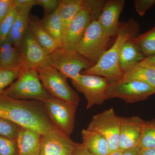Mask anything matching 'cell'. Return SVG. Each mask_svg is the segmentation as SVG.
Listing matches in <instances>:
<instances>
[{
    "label": "cell",
    "instance_id": "19",
    "mask_svg": "<svg viewBox=\"0 0 155 155\" xmlns=\"http://www.w3.org/2000/svg\"><path fill=\"white\" fill-rule=\"evenodd\" d=\"M22 68L19 49L8 38L0 43V69Z\"/></svg>",
    "mask_w": 155,
    "mask_h": 155
},
{
    "label": "cell",
    "instance_id": "2",
    "mask_svg": "<svg viewBox=\"0 0 155 155\" xmlns=\"http://www.w3.org/2000/svg\"><path fill=\"white\" fill-rule=\"evenodd\" d=\"M139 25L134 19L120 23L116 39L98 61L92 67L84 70L81 74L97 75L106 78L113 81L120 80L123 73L119 65V57L122 46L130 38L138 35Z\"/></svg>",
    "mask_w": 155,
    "mask_h": 155
},
{
    "label": "cell",
    "instance_id": "24",
    "mask_svg": "<svg viewBox=\"0 0 155 155\" xmlns=\"http://www.w3.org/2000/svg\"><path fill=\"white\" fill-rule=\"evenodd\" d=\"M121 79L144 82L155 88V69L136 66L124 72Z\"/></svg>",
    "mask_w": 155,
    "mask_h": 155
},
{
    "label": "cell",
    "instance_id": "37",
    "mask_svg": "<svg viewBox=\"0 0 155 155\" xmlns=\"http://www.w3.org/2000/svg\"><path fill=\"white\" fill-rule=\"evenodd\" d=\"M140 149V145H138L131 148L125 150L122 155H137Z\"/></svg>",
    "mask_w": 155,
    "mask_h": 155
},
{
    "label": "cell",
    "instance_id": "35",
    "mask_svg": "<svg viewBox=\"0 0 155 155\" xmlns=\"http://www.w3.org/2000/svg\"><path fill=\"white\" fill-rule=\"evenodd\" d=\"M72 155H94L82 143H75Z\"/></svg>",
    "mask_w": 155,
    "mask_h": 155
},
{
    "label": "cell",
    "instance_id": "17",
    "mask_svg": "<svg viewBox=\"0 0 155 155\" xmlns=\"http://www.w3.org/2000/svg\"><path fill=\"white\" fill-rule=\"evenodd\" d=\"M28 29L37 42L48 55L59 48L55 41L44 28L41 19L38 17L34 15L30 16Z\"/></svg>",
    "mask_w": 155,
    "mask_h": 155
},
{
    "label": "cell",
    "instance_id": "34",
    "mask_svg": "<svg viewBox=\"0 0 155 155\" xmlns=\"http://www.w3.org/2000/svg\"><path fill=\"white\" fill-rule=\"evenodd\" d=\"M13 5L16 9H19L28 7L32 8L37 5V0H13Z\"/></svg>",
    "mask_w": 155,
    "mask_h": 155
},
{
    "label": "cell",
    "instance_id": "8",
    "mask_svg": "<svg viewBox=\"0 0 155 155\" xmlns=\"http://www.w3.org/2000/svg\"><path fill=\"white\" fill-rule=\"evenodd\" d=\"M155 94V88L144 82L120 79L111 81L107 89V100L118 98L127 103L147 99Z\"/></svg>",
    "mask_w": 155,
    "mask_h": 155
},
{
    "label": "cell",
    "instance_id": "32",
    "mask_svg": "<svg viewBox=\"0 0 155 155\" xmlns=\"http://www.w3.org/2000/svg\"><path fill=\"white\" fill-rule=\"evenodd\" d=\"M136 11L142 17L155 4V0H135L134 2Z\"/></svg>",
    "mask_w": 155,
    "mask_h": 155
},
{
    "label": "cell",
    "instance_id": "11",
    "mask_svg": "<svg viewBox=\"0 0 155 155\" xmlns=\"http://www.w3.org/2000/svg\"><path fill=\"white\" fill-rule=\"evenodd\" d=\"M38 73L43 86L50 95L78 105L79 97L69 86L65 75L52 67L40 70Z\"/></svg>",
    "mask_w": 155,
    "mask_h": 155
},
{
    "label": "cell",
    "instance_id": "1",
    "mask_svg": "<svg viewBox=\"0 0 155 155\" xmlns=\"http://www.w3.org/2000/svg\"><path fill=\"white\" fill-rule=\"evenodd\" d=\"M0 118L34 130L41 136L57 129L49 119L43 102L15 99L4 94H0Z\"/></svg>",
    "mask_w": 155,
    "mask_h": 155
},
{
    "label": "cell",
    "instance_id": "10",
    "mask_svg": "<svg viewBox=\"0 0 155 155\" xmlns=\"http://www.w3.org/2000/svg\"><path fill=\"white\" fill-rule=\"evenodd\" d=\"M113 81L106 78L97 75L81 73L74 80H71L73 86L83 94L87 101V109L97 105H101L107 100V89Z\"/></svg>",
    "mask_w": 155,
    "mask_h": 155
},
{
    "label": "cell",
    "instance_id": "18",
    "mask_svg": "<svg viewBox=\"0 0 155 155\" xmlns=\"http://www.w3.org/2000/svg\"><path fill=\"white\" fill-rule=\"evenodd\" d=\"M145 59L137 46L132 38L125 42L119 57V65L123 73L135 67Z\"/></svg>",
    "mask_w": 155,
    "mask_h": 155
},
{
    "label": "cell",
    "instance_id": "39",
    "mask_svg": "<svg viewBox=\"0 0 155 155\" xmlns=\"http://www.w3.org/2000/svg\"><path fill=\"white\" fill-rule=\"evenodd\" d=\"M123 152H124V151L119 150L116 152H114V153L109 154L108 155H122Z\"/></svg>",
    "mask_w": 155,
    "mask_h": 155
},
{
    "label": "cell",
    "instance_id": "28",
    "mask_svg": "<svg viewBox=\"0 0 155 155\" xmlns=\"http://www.w3.org/2000/svg\"><path fill=\"white\" fill-rule=\"evenodd\" d=\"M21 71L22 68L0 69V94L17 80Z\"/></svg>",
    "mask_w": 155,
    "mask_h": 155
},
{
    "label": "cell",
    "instance_id": "26",
    "mask_svg": "<svg viewBox=\"0 0 155 155\" xmlns=\"http://www.w3.org/2000/svg\"><path fill=\"white\" fill-rule=\"evenodd\" d=\"M140 148H155V119L145 121L140 142Z\"/></svg>",
    "mask_w": 155,
    "mask_h": 155
},
{
    "label": "cell",
    "instance_id": "16",
    "mask_svg": "<svg viewBox=\"0 0 155 155\" xmlns=\"http://www.w3.org/2000/svg\"><path fill=\"white\" fill-rule=\"evenodd\" d=\"M41 136L36 131L20 127L16 140L18 155H40Z\"/></svg>",
    "mask_w": 155,
    "mask_h": 155
},
{
    "label": "cell",
    "instance_id": "25",
    "mask_svg": "<svg viewBox=\"0 0 155 155\" xmlns=\"http://www.w3.org/2000/svg\"><path fill=\"white\" fill-rule=\"evenodd\" d=\"M145 58L155 55V26L150 30L132 38Z\"/></svg>",
    "mask_w": 155,
    "mask_h": 155
},
{
    "label": "cell",
    "instance_id": "40",
    "mask_svg": "<svg viewBox=\"0 0 155 155\" xmlns=\"http://www.w3.org/2000/svg\"><path fill=\"white\" fill-rule=\"evenodd\" d=\"M0 25H1V22H0Z\"/></svg>",
    "mask_w": 155,
    "mask_h": 155
},
{
    "label": "cell",
    "instance_id": "5",
    "mask_svg": "<svg viewBox=\"0 0 155 155\" xmlns=\"http://www.w3.org/2000/svg\"><path fill=\"white\" fill-rule=\"evenodd\" d=\"M51 67L71 80L76 79L81 71L91 68L94 63L89 61L77 51H68L58 48L48 56Z\"/></svg>",
    "mask_w": 155,
    "mask_h": 155
},
{
    "label": "cell",
    "instance_id": "30",
    "mask_svg": "<svg viewBox=\"0 0 155 155\" xmlns=\"http://www.w3.org/2000/svg\"><path fill=\"white\" fill-rule=\"evenodd\" d=\"M0 155H18L17 140L0 136Z\"/></svg>",
    "mask_w": 155,
    "mask_h": 155
},
{
    "label": "cell",
    "instance_id": "15",
    "mask_svg": "<svg viewBox=\"0 0 155 155\" xmlns=\"http://www.w3.org/2000/svg\"><path fill=\"white\" fill-rule=\"evenodd\" d=\"M75 143L58 129L41 136L40 155H72Z\"/></svg>",
    "mask_w": 155,
    "mask_h": 155
},
{
    "label": "cell",
    "instance_id": "6",
    "mask_svg": "<svg viewBox=\"0 0 155 155\" xmlns=\"http://www.w3.org/2000/svg\"><path fill=\"white\" fill-rule=\"evenodd\" d=\"M50 121L58 130L70 137L75 127L78 105L51 97L43 102Z\"/></svg>",
    "mask_w": 155,
    "mask_h": 155
},
{
    "label": "cell",
    "instance_id": "38",
    "mask_svg": "<svg viewBox=\"0 0 155 155\" xmlns=\"http://www.w3.org/2000/svg\"><path fill=\"white\" fill-rule=\"evenodd\" d=\"M137 155H155V148L140 149Z\"/></svg>",
    "mask_w": 155,
    "mask_h": 155
},
{
    "label": "cell",
    "instance_id": "20",
    "mask_svg": "<svg viewBox=\"0 0 155 155\" xmlns=\"http://www.w3.org/2000/svg\"><path fill=\"white\" fill-rule=\"evenodd\" d=\"M32 8L16 9L17 14L8 38L14 46L19 48L21 41L29 26L30 12Z\"/></svg>",
    "mask_w": 155,
    "mask_h": 155
},
{
    "label": "cell",
    "instance_id": "27",
    "mask_svg": "<svg viewBox=\"0 0 155 155\" xmlns=\"http://www.w3.org/2000/svg\"><path fill=\"white\" fill-rule=\"evenodd\" d=\"M17 11L13 5L8 14L1 22L0 25V43L8 37L9 34L17 17Z\"/></svg>",
    "mask_w": 155,
    "mask_h": 155
},
{
    "label": "cell",
    "instance_id": "36",
    "mask_svg": "<svg viewBox=\"0 0 155 155\" xmlns=\"http://www.w3.org/2000/svg\"><path fill=\"white\" fill-rule=\"evenodd\" d=\"M136 66H143L155 69V55L145 58L143 61Z\"/></svg>",
    "mask_w": 155,
    "mask_h": 155
},
{
    "label": "cell",
    "instance_id": "31",
    "mask_svg": "<svg viewBox=\"0 0 155 155\" xmlns=\"http://www.w3.org/2000/svg\"><path fill=\"white\" fill-rule=\"evenodd\" d=\"M37 3L43 9L44 15H49L58 9L60 0H37Z\"/></svg>",
    "mask_w": 155,
    "mask_h": 155
},
{
    "label": "cell",
    "instance_id": "3",
    "mask_svg": "<svg viewBox=\"0 0 155 155\" xmlns=\"http://www.w3.org/2000/svg\"><path fill=\"white\" fill-rule=\"evenodd\" d=\"M105 1L84 0V7L72 19L63 37L61 48L76 51L93 20L97 19Z\"/></svg>",
    "mask_w": 155,
    "mask_h": 155
},
{
    "label": "cell",
    "instance_id": "14",
    "mask_svg": "<svg viewBox=\"0 0 155 155\" xmlns=\"http://www.w3.org/2000/svg\"><path fill=\"white\" fill-rule=\"evenodd\" d=\"M119 150L124 151L140 145L144 120L138 116L120 117Z\"/></svg>",
    "mask_w": 155,
    "mask_h": 155
},
{
    "label": "cell",
    "instance_id": "13",
    "mask_svg": "<svg viewBox=\"0 0 155 155\" xmlns=\"http://www.w3.org/2000/svg\"><path fill=\"white\" fill-rule=\"evenodd\" d=\"M125 5L124 0L105 1L97 20L108 37L111 38L117 35L120 25L119 17Z\"/></svg>",
    "mask_w": 155,
    "mask_h": 155
},
{
    "label": "cell",
    "instance_id": "9",
    "mask_svg": "<svg viewBox=\"0 0 155 155\" xmlns=\"http://www.w3.org/2000/svg\"><path fill=\"white\" fill-rule=\"evenodd\" d=\"M120 120L113 108L94 115L87 129L94 130L105 139L109 154L119 150Z\"/></svg>",
    "mask_w": 155,
    "mask_h": 155
},
{
    "label": "cell",
    "instance_id": "23",
    "mask_svg": "<svg viewBox=\"0 0 155 155\" xmlns=\"http://www.w3.org/2000/svg\"><path fill=\"white\" fill-rule=\"evenodd\" d=\"M84 5V0H60L58 9L63 22L64 35L70 22Z\"/></svg>",
    "mask_w": 155,
    "mask_h": 155
},
{
    "label": "cell",
    "instance_id": "12",
    "mask_svg": "<svg viewBox=\"0 0 155 155\" xmlns=\"http://www.w3.org/2000/svg\"><path fill=\"white\" fill-rule=\"evenodd\" d=\"M22 62V69L40 70L51 67L48 61V55L37 42L28 29L19 47Z\"/></svg>",
    "mask_w": 155,
    "mask_h": 155
},
{
    "label": "cell",
    "instance_id": "22",
    "mask_svg": "<svg viewBox=\"0 0 155 155\" xmlns=\"http://www.w3.org/2000/svg\"><path fill=\"white\" fill-rule=\"evenodd\" d=\"M41 22L47 32L55 41L59 48H61L64 37V27L58 9L52 14L44 15Z\"/></svg>",
    "mask_w": 155,
    "mask_h": 155
},
{
    "label": "cell",
    "instance_id": "4",
    "mask_svg": "<svg viewBox=\"0 0 155 155\" xmlns=\"http://www.w3.org/2000/svg\"><path fill=\"white\" fill-rule=\"evenodd\" d=\"M3 94L15 99L42 102L52 97L43 86L38 72L32 69H22L17 80Z\"/></svg>",
    "mask_w": 155,
    "mask_h": 155
},
{
    "label": "cell",
    "instance_id": "29",
    "mask_svg": "<svg viewBox=\"0 0 155 155\" xmlns=\"http://www.w3.org/2000/svg\"><path fill=\"white\" fill-rule=\"evenodd\" d=\"M20 127L11 121L0 118V136L16 140Z\"/></svg>",
    "mask_w": 155,
    "mask_h": 155
},
{
    "label": "cell",
    "instance_id": "33",
    "mask_svg": "<svg viewBox=\"0 0 155 155\" xmlns=\"http://www.w3.org/2000/svg\"><path fill=\"white\" fill-rule=\"evenodd\" d=\"M13 2V0H0V22L8 14Z\"/></svg>",
    "mask_w": 155,
    "mask_h": 155
},
{
    "label": "cell",
    "instance_id": "21",
    "mask_svg": "<svg viewBox=\"0 0 155 155\" xmlns=\"http://www.w3.org/2000/svg\"><path fill=\"white\" fill-rule=\"evenodd\" d=\"M82 143L94 155H108L109 149L107 143L101 134L87 129L81 131Z\"/></svg>",
    "mask_w": 155,
    "mask_h": 155
},
{
    "label": "cell",
    "instance_id": "7",
    "mask_svg": "<svg viewBox=\"0 0 155 155\" xmlns=\"http://www.w3.org/2000/svg\"><path fill=\"white\" fill-rule=\"evenodd\" d=\"M111 40L104 33L97 20L95 19L89 25L76 51L96 64L108 50Z\"/></svg>",
    "mask_w": 155,
    "mask_h": 155
}]
</instances>
